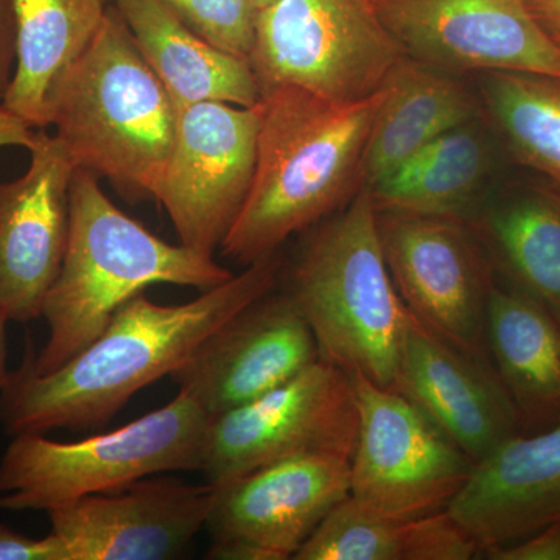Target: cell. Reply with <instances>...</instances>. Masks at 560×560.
Segmentation results:
<instances>
[{"mask_svg": "<svg viewBox=\"0 0 560 560\" xmlns=\"http://www.w3.org/2000/svg\"><path fill=\"white\" fill-rule=\"evenodd\" d=\"M486 340L523 433L560 425L559 316L523 291L495 282Z\"/></svg>", "mask_w": 560, "mask_h": 560, "instance_id": "cell-20", "label": "cell"}, {"mask_svg": "<svg viewBox=\"0 0 560 560\" xmlns=\"http://www.w3.org/2000/svg\"><path fill=\"white\" fill-rule=\"evenodd\" d=\"M350 459L307 455L212 485L209 559L289 560L349 497Z\"/></svg>", "mask_w": 560, "mask_h": 560, "instance_id": "cell-12", "label": "cell"}, {"mask_svg": "<svg viewBox=\"0 0 560 560\" xmlns=\"http://www.w3.org/2000/svg\"><path fill=\"white\" fill-rule=\"evenodd\" d=\"M386 265L405 307L453 348L490 363L488 316L495 280L470 223L377 210Z\"/></svg>", "mask_w": 560, "mask_h": 560, "instance_id": "cell-10", "label": "cell"}, {"mask_svg": "<svg viewBox=\"0 0 560 560\" xmlns=\"http://www.w3.org/2000/svg\"><path fill=\"white\" fill-rule=\"evenodd\" d=\"M212 485L142 478L47 512L66 560H171L206 528Z\"/></svg>", "mask_w": 560, "mask_h": 560, "instance_id": "cell-15", "label": "cell"}, {"mask_svg": "<svg viewBox=\"0 0 560 560\" xmlns=\"http://www.w3.org/2000/svg\"><path fill=\"white\" fill-rule=\"evenodd\" d=\"M16 70L2 105L35 130L47 128L54 84L101 31L106 0H11Z\"/></svg>", "mask_w": 560, "mask_h": 560, "instance_id": "cell-23", "label": "cell"}, {"mask_svg": "<svg viewBox=\"0 0 560 560\" xmlns=\"http://www.w3.org/2000/svg\"><path fill=\"white\" fill-rule=\"evenodd\" d=\"M482 555L490 560H560V523L545 526L521 540L488 548Z\"/></svg>", "mask_w": 560, "mask_h": 560, "instance_id": "cell-28", "label": "cell"}, {"mask_svg": "<svg viewBox=\"0 0 560 560\" xmlns=\"http://www.w3.org/2000/svg\"><path fill=\"white\" fill-rule=\"evenodd\" d=\"M21 178L0 180V315L43 316L69 242V190L75 162L55 135L38 131Z\"/></svg>", "mask_w": 560, "mask_h": 560, "instance_id": "cell-16", "label": "cell"}, {"mask_svg": "<svg viewBox=\"0 0 560 560\" xmlns=\"http://www.w3.org/2000/svg\"><path fill=\"white\" fill-rule=\"evenodd\" d=\"M278 254L254 261L197 300L162 305L140 293L106 329L60 368L36 374L27 363L0 388V422L11 436L106 425L140 389L171 375L202 340L279 285Z\"/></svg>", "mask_w": 560, "mask_h": 560, "instance_id": "cell-1", "label": "cell"}, {"mask_svg": "<svg viewBox=\"0 0 560 560\" xmlns=\"http://www.w3.org/2000/svg\"><path fill=\"white\" fill-rule=\"evenodd\" d=\"M359 436L349 499L386 517L436 514L469 481L475 463L410 399L355 375Z\"/></svg>", "mask_w": 560, "mask_h": 560, "instance_id": "cell-8", "label": "cell"}, {"mask_svg": "<svg viewBox=\"0 0 560 560\" xmlns=\"http://www.w3.org/2000/svg\"><path fill=\"white\" fill-rule=\"evenodd\" d=\"M471 230L508 285L560 318V189L511 187L481 210Z\"/></svg>", "mask_w": 560, "mask_h": 560, "instance_id": "cell-22", "label": "cell"}, {"mask_svg": "<svg viewBox=\"0 0 560 560\" xmlns=\"http://www.w3.org/2000/svg\"><path fill=\"white\" fill-rule=\"evenodd\" d=\"M69 242L43 316L49 340L25 363L36 374L60 368L91 345L121 305L154 283L209 290L232 278L213 257L151 234L106 197L94 173L77 167L69 190Z\"/></svg>", "mask_w": 560, "mask_h": 560, "instance_id": "cell-3", "label": "cell"}, {"mask_svg": "<svg viewBox=\"0 0 560 560\" xmlns=\"http://www.w3.org/2000/svg\"><path fill=\"white\" fill-rule=\"evenodd\" d=\"M485 97L515 156L560 189V80L490 72Z\"/></svg>", "mask_w": 560, "mask_h": 560, "instance_id": "cell-26", "label": "cell"}, {"mask_svg": "<svg viewBox=\"0 0 560 560\" xmlns=\"http://www.w3.org/2000/svg\"><path fill=\"white\" fill-rule=\"evenodd\" d=\"M393 389L425 412L475 464L523 433L492 364L453 348L411 313Z\"/></svg>", "mask_w": 560, "mask_h": 560, "instance_id": "cell-17", "label": "cell"}, {"mask_svg": "<svg viewBox=\"0 0 560 560\" xmlns=\"http://www.w3.org/2000/svg\"><path fill=\"white\" fill-rule=\"evenodd\" d=\"M176 116L116 7L47 98V128L55 127L77 167L103 176L131 200L154 198Z\"/></svg>", "mask_w": 560, "mask_h": 560, "instance_id": "cell-4", "label": "cell"}, {"mask_svg": "<svg viewBox=\"0 0 560 560\" xmlns=\"http://www.w3.org/2000/svg\"><path fill=\"white\" fill-rule=\"evenodd\" d=\"M259 103L202 102L178 108L167 164L154 200L180 245L213 257L248 197L256 168Z\"/></svg>", "mask_w": 560, "mask_h": 560, "instance_id": "cell-11", "label": "cell"}, {"mask_svg": "<svg viewBox=\"0 0 560 560\" xmlns=\"http://www.w3.org/2000/svg\"><path fill=\"white\" fill-rule=\"evenodd\" d=\"M477 541L447 510L420 517H386L349 497L330 511L294 560H469Z\"/></svg>", "mask_w": 560, "mask_h": 560, "instance_id": "cell-24", "label": "cell"}, {"mask_svg": "<svg viewBox=\"0 0 560 560\" xmlns=\"http://www.w3.org/2000/svg\"><path fill=\"white\" fill-rule=\"evenodd\" d=\"M213 46L250 60L257 13L250 0H160Z\"/></svg>", "mask_w": 560, "mask_h": 560, "instance_id": "cell-27", "label": "cell"}, {"mask_svg": "<svg viewBox=\"0 0 560 560\" xmlns=\"http://www.w3.org/2000/svg\"><path fill=\"white\" fill-rule=\"evenodd\" d=\"M407 57L447 70L560 80V50L525 0H374Z\"/></svg>", "mask_w": 560, "mask_h": 560, "instance_id": "cell-13", "label": "cell"}, {"mask_svg": "<svg viewBox=\"0 0 560 560\" xmlns=\"http://www.w3.org/2000/svg\"><path fill=\"white\" fill-rule=\"evenodd\" d=\"M7 323L9 320L0 315V388L5 385L10 375V370L7 368Z\"/></svg>", "mask_w": 560, "mask_h": 560, "instance_id": "cell-33", "label": "cell"}, {"mask_svg": "<svg viewBox=\"0 0 560 560\" xmlns=\"http://www.w3.org/2000/svg\"><path fill=\"white\" fill-rule=\"evenodd\" d=\"M363 162V186L372 187L445 132L475 120L474 95L447 70L404 58L383 84Z\"/></svg>", "mask_w": 560, "mask_h": 560, "instance_id": "cell-21", "label": "cell"}, {"mask_svg": "<svg viewBox=\"0 0 560 560\" xmlns=\"http://www.w3.org/2000/svg\"><path fill=\"white\" fill-rule=\"evenodd\" d=\"M209 415L179 390L128 425L75 442L13 436L0 459V510H57L162 471L201 470Z\"/></svg>", "mask_w": 560, "mask_h": 560, "instance_id": "cell-6", "label": "cell"}, {"mask_svg": "<svg viewBox=\"0 0 560 560\" xmlns=\"http://www.w3.org/2000/svg\"><path fill=\"white\" fill-rule=\"evenodd\" d=\"M16 70V22L11 0H0V103Z\"/></svg>", "mask_w": 560, "mask_h": 560, "instance_id": "cell-30", "label": "cell"}, {"mask_svg": "<svg viewBox=\"0 0 560 560\" xmlns=\"http://www.w3.org/2000/svg\"><path fill=\"white\" fill-rule=\"evenodd\" d=\"M534 20L560 50V0H525Z\"/></svg>", "mask_w": 560, "mask_h": 560, "instance_id": "cell-32", "label": "cell"}, {"mask_svg": "<svg viewBox=\"0 0 560 560\" xmlns=\"http://www.w3.org/2000/svg\"><path fill=\"white\" fill-rule=\"evenodd\" d=\"M383 97V86L355 102L296 86L261 92L253 183L221 242L223 256L248 267L345 208L364 187V153Z\"/></svg>", "mask_w": 560, "mask_h": 560, "instance_id": "cell-2", "label": "cell"}, {"mask_svg": "<svg viewBox=\"0 0 560 560\" xmlns=\"http://www.w3.org/2000/svg\"><path fill=\"white\" fill-rule=\"evenodd\" d=\"M250 2H253L254 5H256L257 10H261L265 9V7L270 5L272 0H250Z\"/></svg>", "mask_w": 560, "mask_h": 560, "instance_id": "cell-34", "label": "cell"}, {"mask_svg": "<svg viewBox=\"0 0 560 560\" xmlns=\"http://www.w3.org/2000/svg\"><path fill=\"white\" fill-rule=\"evenodd\" d=\"M489 168L488 142L470 121L434 139L368 189L377 210L466 220Z\"/></svg>", "mask_w": 560, "mask_h": 560, "instance_id": "cell-25", "label": "cell"}, {"mask_svg": "<svg viewBox=\"0 0 560 560\" xmlns=\"http://www.w3.org/2000/svg\"><path fill=\"white\" fill-rule=\"evenodd\" d=\"M447 511L481 555L560 523V425L517 434L475 464Z\"/></svg>", "mask_w": 560, "mask_h": 560, "instance_id": "cell-18", "label": "cell"}, {"mask_svg": "<svg viewBox=\"0 0 560 560\" xmlns=\"http://www.w3.org/2000/svg\"><path fill=\"white\" fill-rule=\"evenodd\" d=\"M285 290L311 324L320 360L393 388L410 312L390 278L368 187L316 224Z\"/></svg>", "mask_w": 560, "mask_h": 560, "instance_id": "cell-5", "label": "cell"}, {"mask_svg": "<svg viewBox=\"0 0 560 560\" xmlns=\"http://www.w3.org/2000/svg\"><path fill=\"white\" fill-rule=\"evenodd\" d=\"M319 359L300 305L276 287L210 331L171 377L215 418L259 399Z\"/></svg>", "mask_w": 560, "mask_h": 560, "instance_id": "cell-14", "label": "cell"}, {"mask_svg": "<svg viewBox=\"0 0 560 560\" xmlns=\"http://www.w3.org/2000/svg\"><path fill=\"white\" fill-rule=\"evenodd\" d=\"M0 560H66V551L51 533L33 539L0 523Z\"/></svg>", "mask_w": 560, "mask_h": 560, "instance_id": "cell-29", "label": "cell"}, {"mask_svg": "<svg viewBox=\"0 0 560 560\" xmlns=\"http://www.w3.org/2000/svg\"><path fill=\"white\" fill-rule=\"evenodd\" d=\"M116 10L176 108L202 102L250 108L260 102L250 61L213 46L160 0H116Z\"/></svg>", "mask_w": 560, "mask_h": 560, "instance_id": "cell-19", "label": "cell"}, {"mask_svg": "<svg viewBox=\"0 0 560 560\" xmlns=\"http://www.w3.org/2000/svg\"><path fill=\"white\" fill-rule=\"evenodd\" d=\"M357 436L353 378L319 359L259 399L210 418L201 471L215 486L298 456L350 459Z\"/></svg>", "mask_w": 560, "mask_h": 560, "instance_id": "cell-9", "label": "cell"}, {"mask_svg": "<svg viewBox=\"0 0 560 560\" xmlns=\"http://www.w3.org/2000/svg\"><path fill=\"white\" fill-rule=\"evenodd\" d=\"M38 131L0 103V149L24 147L31 150L38 139Z\"/></svg>", "mask_w": 560, "mask_h": 560, "instance_id": "cell-31", "label": "cell"}, {"mask_svg": "<svg viewBox=\"0 0 560 560\" xmlns=\"http://www.w3.org/2000/svg\"><path fill=\"white\" fill-rule=\"evenodd\" d=\"M404 57L374 0H272L257 13L249 61L261 92L296 86L355 102L382 90Z\"/></svg>", "mask_w": 560, "mask_h": 560, "instance_id": "cell-7", "label": "cell"}]
</instances>
